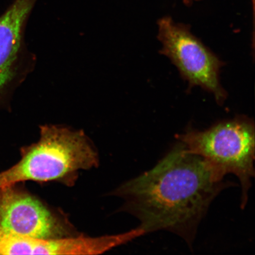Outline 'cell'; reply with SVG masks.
<instances>
[{"instance_id":"6","label":"cell","mask_w":255,"mask_h":255,"mask_svg":"<svg viewBox=\"0 0 255 255\" xmlns=\"http://www.w3.org/2000/svg\"><path fill=\"white\" fill-rule=\"evenodd\" d=\"M37 0H15L0 16V108L24 73V30Z\"/></svg>"},{"instance_id":"3","label":"cell","mask_w":255,"mask_h":255,"mask_svg":"<svg viewBox=\"0 0 255 255\" xmlns=\"http://www.w3.org/2000/svg\"><path fill=\"white\" fill-rule=\"evenodd\" d=\"M176 138L188 151L205 158L221 176L231 173L238 177L242 189L241 206L244 209L255 176L253 121L245 117L236 118L203 131L189 129Z\"/></svg>"},{"instance_id":"2","label":"cell","mask_w":255,"mask_h":255,"mask_svg":"<svg viewBox=\"0 0 255 255\" xmlns=\"http://www.w3.org/2000/svg\"><path fill=\"white\" fill-rule=\"evenodd\" d=\"M98 164L97 153L81 130L44 126L39 141L23 148L20 161L0 173V187L25 181L71 184L78 171Z\"/></svg>"},{"instance_id":"1","label":"cell","mask_w":255,"mask_h":255,"mask_svg":"<svg viewBox=\"0 0 255 255\" xmlns=\"http://www.w3.org/2000/svg\"><path fill=\"white\" fill-rule=\"evenodd\" d=\"M223 179L178 141L154 167L121 185L115 194L126 200L123 209L139 220L143 235L168 231L191 247L213 201L234 184Z\"/></svg>"},{"instance_id":"4","label":"cell","mask_w":255,"mask_h":255,"mask_svg":"<svg viewBox=\"0 0 255 255\" xmlns=\"http://www.w3.org/2000/svg\"><path fill=\"white\" fill-rule=\"evenodd\" d=\"M161 53L169 57L190 85L200 86L214 95L222 104L226 93L219 82L223 63L190 33L186 25L175 23L170 17L158 21Z\"/></svg>"},{"instance_id":"7","label":"cell","mask_w":255,"mask_h":255,"mask_svg":"<svg viewBox=\"0 0 255 255\" xmlns=\"http://www.w3.org/2000/svg\"><path fill=\"white\" fill-rule=\"evenodd\" d=\"M9 233L0 228V255L4 254V252Z\"/></svg>"},{"instance_id":"5","label":"cell","mask_w":255,"mask_h":255,"mask_svg":"<svg viewBox=\"0 0 255 255\" xmlns=\"http://www.w3.org/2000/svg\"><path fill=\"white\" fill-rule=\"evenodd\" d=\"M0 228L31 238H60L69 234L61 219L15 185L0 187Z\"/></svg>"},{"instance_id":"8","label":"cell","mask_w":255,"mask_h":255,"mask_svg":"<svg viewBox=\"0 0 255 255\" xmlns=\"http://www.w3.org/2000/svg\"><path fill=\"white\" fill-rule=\"evenodd\" d=\"M194 1V0H184V1L186 3V4H190L191 2Z\"/></svg>"}]
</instances>
